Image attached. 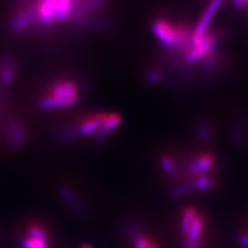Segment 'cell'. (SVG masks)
Listing matches in <instances>:
<instances>
[{
    "mask_svg": "<svg viewBox=\"0 0 248 248\" xmlns=\"http://www.w3.org/2000/svg\"><path fill=\"white\" fill-rule=\"evenodd\" d=\"M183 248H197L196 243H193L191 241H188V240H186V242L183 245Z\"/></svg>",
    "mask_w": 248,
    "mask_h": 248,
    "instance_id": "23",
    "label": "cell"
},
{
    "mask_svg": "<svg viewBox=\"0 0 248 248\" xmlns=\"http://www.w3.org/2000/svg\"><path fill=\"white\" fill-rule=\"evenodd\" d=\"M241 244L244 248H248V235L244 234L241 236Z\"/></svg>",
    "mask_w": 248,
    "mask_h": 248,
    "instance_id": "22",
    "label": "cell"
},
{
    "mask_svg": "<svg viewBox=\"0 0 248 248\" xmlns=\"http://www.w3.org/2000/svg\"><path fill=\"white\" fill-rule=\"evenodd\" d=\"M202 232H203V219H202L201 216L197 215L187 232V240L193 243H197V241L201 237Z\"/></svg>",
    "mask_w": 248,
    "mask_h": 248,
    "instance_id": "13",
    "label": "cell"
},
{
    "mask_svg": "<svg viewBox=\"0 0 248 248\" xmlns=\"http://www.w3.org/2000/svg\"><path fill=\"white\" fill-rule=\"evenodd\" d=\"M159 165H160V169L162 170L167 176L169 177H173L176 174V165L174 162V159L172 157L168 156H162L159 160Z\"/></svg>",
    "mask_w": 248,
    "mask_h": 248,
    "instance_id": "14",
    "label": "cell"
},
{
    "mask_svg": "<svg viewBox=\"0 0 248 248\" xmlns=\"http://www.w3.org/2000/svg\"><path fill=\"white\" fill-rule=\"evenodd\" d=\"M58 192L61 200L63 201L77 215L79 216L87 215L86 208H85V206L83 205L79 197H78L71 188L67 187V186H60Z\"/></svg>",
    "mask_w": 248,
    "mask_h": 248,
    "instance_id": "5",
    "label": "cell"
},
{
    "mask_svg": "<svg viewBox=\"0 0 248 248\" xmlns=\"http://www.w3.org/2000/svg\"><path fill=\"white\" fill-rule=\"evenodd\" d=\"M27 234L30 238L43 240V241L48 242V234H46V230L40 224H31L27 230Z\"/></svg>",
    "mask_w": 248,
    "mask_h": 248,
    "instance_id": "15",
    "label": "cell"
},
{
    "mask_svg": "<svg viewBox=\"0 0 248 248\" xmlns=\"http://www.w3.org/2000/svg\"><path fill=\"white\" fill-rule=\"evenodd\" d=\"M5 141L12 147H19L25 142L26 135L24 128L19 123L12 121L7 123Z\"/></svg>",
    "mask_w": 248,
    "mask_h": 248,
    "instance_id": "8",
    "label": "cell"
},
{
    "mask_svg": "<svg viewBox=\"0 0 248 248\" xmlns=\"http://www.w3.org/2000/svg\"><path fill=\"white\" fill-rule=\"evenodd\" d=\"M215 161V158L212 154L206 153L201 155L199 158L192 160L187 166V172L190 174H203L205 170L210 169Z\"/></svg>",
    "mask_w": 248,
    "mask_h": 248,
    "instance_id": "9",
    "label": "cell"
},
{
    "mask_svg": "<svg viewBox=\"0 0 248 248\" xmlns=\"http://www.w3.org/2000/svg\"><path fill=\"white\" fill-rule=\"evenodd\" d=\"M82 248H92L90 245H84Z\"/></svg>",
    "mask_w": 248,
    "mask_h": 248,
    "instance_id": "25",
    "label": "cell"
},
{
    "mask_svg": "<svg viewBox=\"0 0 248 248\" xmlns=\"http://www.w3.org/2000/svg\"><path fill=\"white\" fill-rule=\"evenodd\" d=\"M21 246L22 248H46L48 247V242L43 241V240L26 237L22 239Z\"/></svg>",
    "mask_w": 248,
    "mask_h": 248,
    "instance_id": "18",
    "label": "cell"
},
{
    "mask_svg": "<svg viewBox=\"0 0 248 248\" xmlns=\"http://www.w3.org/2000/svg\"><path fill=\"white\" fill-rule=\"evenodd\" d=\"M121 232H123L124 237L131 240V241L135 240L137 237L144 235V231H143V228L141 227V224H139L137 222L124 223L121 229Z\"/></svg>",
    "mask_w": 248,
    "mask_h": 248,
    "instance_id": "11",
    "label": "cell"
},
{
    "mask_svg": "<svg viewBox=\"0 0 248 248\" xmlns=\"http://www.w3.org/2000/svg\"><path fill=\"white\" fill-rule=\"evenodd\" d=\"M198 131L200 138L203 140V141H207L209 139V136H210V130H209V128L206 125H200Z\"/></svg>",
    "mask_w": 248,
    "mask_h": 248,
    "instance_id": "21",
    "label": "cell"
},
{
    "mask_svg": "<svg viewBox=\"0 0 248 248\" xmlns=\"http://www.w3.org/2000/svg\"><path fill=\"white\" fill-rule=\"evenodd\" d=\"M78 100V87L72 81H59L53 84L48 94L42 97L40 106L45 110L66 108L75 105Z\"/></svg>",
    "mask_w": 248,
    "mask_h": 248,
    "instance_id": "2",
    "label": "cell"
},
{
    "mask_svg": "<svg viewBox=\"0 0 248 248\" xmlns=\"http://www.w3.org/2000/svg\"><path fill=\"white\" fill-rule=\"evenodd\" d=\"M193 188V184L190 182H185L181 183L179 185H177L176 187H174L172 190H170V196L172 199H178L181 198L189 193Z\"/></svg>",
    "mask_w": 248,
    "mask_h": 248,
    "instance_id": "16",
    "label": "cell"
},
{
    "mask_svg": "<svg viewBox=\"0 0 248 248\" xmlns=\"http://www.w3.org/2000/svg\"><path fill=\"white\" fill-rule=\"evenodd\" d=\"M192 184L193 187H196L199 190H208L212 187L214 182L211 177L201 174Z\"/></svg>",
    "mask_w": 248,
    "mask_h": 248,
    "instance_id": "17",
    "label": "cell"
},
{
    "mask_svg": "<svg viewBox=\"0 0 248 248\" xmlns=\"http://www.w3.org/2000/svg\"><path fill=\"white\" fill-rule=\"evenodd\" d=\"M107 114L99 113L96 115L90 116L88 118H85L79 125H78L74 130L76 136H91L95 135L99 128L102 127L104 120Z\"/></svg>",
    "mask_w": 248,
    "mask_h": 248,
    "instance_id": "4",
    "label": "cell"
},
{
    "mask_svg": "<svg viewBox=\"0 0 248 248\" xmlns=\"http://www.w3.org/2000/svg\"><path fill=\"white\" fill-rule=\"evenodd\" d=\"M121 120V116L117 113L107 114L102 127H100L99 130L94 135L95 141L102 142L104 140H106L113 130H115L119 126Z\"/></svg>",
    "mask_w": 248,
    "mask_h": 248,
    "instance_id": "7",
    "label": "cell"
},
{
    "mask_svg": "<svg viewBox=\"0 0 248 248\" xmlns=\"http://www.w3.org/2000/svg\"><path fill=\"white\" fill-rule=\"evenodd\" d=\"M152 30L158 42L167 50L179 52L183 56L192 45L193 29L183 23L159 18L153 23Z\"/></svg>",
    "mask_w": 248,
    "mask_h": 248,
    "instance_id": "1",
    "label": "cell"
},
{
    "mask_svg": "<svg viewBox=\"0 0 248 248\" xmlns=\"http://www.w3.org/2000/svg\"><path fill=\"white\" fill-rule=\"evenodd\" d=\"M1 76L2 79L5 82H10L12 81L13 77H14V67L13 65L10 63V62H4L2 64V69H1Z\"/></svg>",
    "mask_w": 248,
    "mask_h": 248,
    "instance_id": "19",
    "label": "cell"
},
{
    "mask_svg": "<svg viewBox=\"0 0 248 248\" xmlns=\"http://www.w3.org/2000/svg\"><path fill=\"white\" fill-rule=\"evenodd\" d=\"M152 241L147 238L145 235H141L133 240V244L135 248H150L152 245Z\"/></svg>",
    "mask_w": 248,
    "mask_h": 248,
    "instance_id": "20",
    "label": "cell"
},
{
    "mask_svg": "<svg viewBox=\"0 0 248 248\" xmlns=\"http://www.w3.org/2000/svg\"><path fill=\"white\" fill-rule=\"evenodd\" d=\"M75 5V0H56V19L65 20L71 17Z\"/></svg>",
    "mask_w": 248,
    "mask_h": 248,
    "instance_id": "10",
    "label": "cell"
},
{
    "mask_svg": "<svg viewBox=\"0 0 248 248\" xmlns=\"http://www.w3.org/2000/svg\"><path fill=\"white\" fill-rule=\"evenodd\" d=\"M217 45H218V34L210 30L201 41L190 46L187 52L184 54V61L188 64H195L198 62L201 63L217 52Z\"/></svg>",
    "mask_w": 248,
    "mask_h": 248,
    "instance_id": "3",
    "label": "cell"
},
{
    "mask_svg": "<svg viewBox=\"0 0 248 248\" xmlns=\"http://www.w3.org/2000/svg\"><path fill=\"white\" fill-rule=\"evenodd\" d=\"M34 14L42 24H51L56 19L55 2H51L48 0H38Z\"/></svg>",
    "mask_w": 248,
    "mask_h": 248,
    "instance_id": "6",
    "label": "cell"
},
{
    "mask_svg": "<svg viewBox=\"0 0 248 248\" xmlns=\"http://www.w3.org/2000/svg\"><path fill=\"white\" fill-rule=\"evenodd\" d=\"M196 216H197V211L195 208L188 207L185 209L182 215V220H181V232L183 235L185 236L187 235V232L191 227L193 220H195Z\"/></svg>",
    "mask_w": 248,
    "mask_h": 248,
    "instance_id": "12",
    "label": "cell"
},
{
    "mask_svg": "<svg viewBox=\"0 0 248 248\" xmlns=\"http://www.w3.org/2000/svg\"><path fill=\"white\" fill-rule=\"evenodd\" d=\"M150 248H158V246H157V244H156V243H155V242H153Z\"/></svg>",
    "mask_w": 248,
    "mask_h": 248,
    "instance_id": "24",
    "label": "cell"
}]
</instances>
